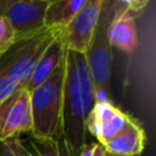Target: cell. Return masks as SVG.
Returning a JSON list of instances; mask_svg holds the SVG:
<instances>
[{
    "instance_id": "obj_15",
    "label": "cell",
    "mask_w": 156,
    "mask_h": 156,
    "mask_svg": "<svg viewBox=\"0 0 156 156\" xmlns=\"http://www.w3.org/2000/svg\"><path fill=\"white\" fill-rule=\"evenodd\" d=\"M16 40L15 30L12 29L5 16H0V52L5 51Z\"/></svg>"
},
{
    "instance_id": "obj_22",
    "label": "cell",
    "mask_w": 156,
    "mask_h": 156,
    "mask_svg": "<svg viewBox=\"0 0 156 156\" xmlns=\"http://www.w3.org/2000/svg\"><path fill=\"white\" fill-rule=\"evenodd\" d=\"M17 145H18V156H28L24 151H23V149L20 146V144H18V140H17Z\"/></svg>"
},
{
    "instance_id": "obj_1",
    "label": "cell",
    "mask_w": 156,
    "mask_h": 156,
    "mask_svg": "<svg viewBox=\"0 0 156 156\" xmlns=\"http://www.w3.org/2000/svg\"><path fill=\"white\" fill-rule=\"evenodd\" d=\"M67 49V48H66ZM66 71V52L57 69L40 85L29 91L32 110V132L39 138H63L62 99Z\"/></svg>"
},
{
    "instance_id": "obj_14",
    "label": "cell",
    "mask_w": 156,
    "mask_h": 156,
    "mask_svg": "<svg viewBox=\"0 0 156 156\" xmlns=\"http://www.w3.org/2000/svg\"><path fill=\"white\" fill-rule=\"evenodd\" d=\"M21 89H23V87L15 79L7 76H0V104L6 101Z\"/></svg>"
},
{
    "instance_id": "obj_16",
    "label": "cell",
    "mask_w": 156,
    "mask_h": 156,
    "mask_svg": "<svg viewBox=\"0 0 156 156\" xmlns=\"http://www.w3.org/2000/svg\"><path fill=\"white\" fill-rule=\"evenodd\" d=\"M105 147L99 143H87L82 146L78 156H104Z\"/></svg>"
},
{
    "instance_id": "obj_20",
    "label": "cell",
    "mask_w": 156,
    "mask_h": 156,
    "mask_svg": "<svg viewBox=\"0 0 156 156\" xmlns=\"http://www.w3.org/2000/svg\"><path fill=\"white\" fill-rule=\"evenodd\" d=\"M13 1H16V0H0V16L4 15L6 7H7L10 4H12Z\"/></svg>"
},
{
    "instance_id": "obj_9",
    "label": "cell",
    "mask_w": 156,
    "mask_h": 156,
    "mask_svg": "<svg viewBox=\"0 0 156 156\" xmlns=\"http://www.w3.org/2000/svg\"><path fill=\"white\" fill-rule=\"evenodd\" d=\"M107 37L112 48H117L126 54H130L135 50L138 44L135 21L130 11L124 6L121 5L113 16L108 26Z\"/></svg>"
},
{
    "instance_id": "obj_5",
    "label": "cell",
    "mask_w": 156,
    "mask_h": 156,
    "mask_svg": "<svg viewBox=\"0 0 156 156\" xmlns=\"http://www.w3.org/2000/svg\"><path fill=\"white\" fill-rule=\"evenodd\" d=\"M32 126L30 95L23 88L0 104V141L30 134Z\"/></svg>"
},
{
    "instance_id": "obj_8",
    "label": "cell",
    "mask_w": 156,
    "mask_h": 156,
    "mask_svg": "<svg viewBox=\"0 0 156 156\" xmlns=\"http://www.w3.org/2000/svg\"><path fill=\"white\" fill-rule=\"evenodd\" d=\"M49 1L16 0L10 4L4 15L15 30L16 38L34 33L45 27V12Z\"/></svg>"
},
{
    "instance_id": "obj_12",
    "label": "cell",
    "mask_w": 156,
    "mask_h": 156,
    "mask_svg": "<svg viewBox=\"0 0 156 156\" xmlns=\"http://www.w3.org/2000/svg\"><path fill=\"white\" fill-rule=\"evenodd\" d=\"M17 140L28 156H72L63 138H39L29 134L27 139Z\"/></svg>"
},
{
    "instance_id": "obj_3",
    "label": "cell",
    "mask_w": 156,
    "mask_h": 156,
    "mask_svg": "<svg viewBox=\"0 0 156 156\" xmlns=\"http://www.w3.org/2000/svg\"><path fill=\"white\" fill-rule=\"evenodd\" d=\"M89 110L82 95L71 50L66 49V71L62 99V135L72 156H78L87 144L85 121Z\"/></svg>"
},
{
    "instance_id": "obj_6",
    "label": "cell",
    "mask_w": 156,
    "mask_h": 156,
    "mask_svg": "<svg viewBox=\"0 0 156 156\" xmlns=\"http://www.w3.org/2000/svg\"><path fill=\"white\" fill-rule=\"evenodd\" d=\"M132 121V116L121 111L111 101H102L94 104L87 117L85 128L98 139L99 144L105 146Z\"/></svg>"
},
{
    "instance_id": "obj_7",
    "label": "cell",
    "mask_w": 156,
    "mask_h": 156,
    "mask_svg": "<svg viewBox=\"0 0 156 156\" xmlns=\"http://www.w3.org/2000/svg\"><path fill=\"white\" fill-rule=\"evenodd\" d=\"M105 0H88L82 10L63 28L62 35L66 48L85 54L95 27L98 24Z\"/></svg>"
},
{
    "instance_id": "obj_10",
    "label": "cell",
    "mask_w": 156,
    "mask_h": 156,
    "mask_svg": "<svg viewBox=\"0 0 156 156\" xmlns=\"http://www.w3.org/2000/svg\"><path fill=\"white\" fill-rule=\"evenodd\" d=\"M63 30V29H62ZM66 52V44L63 40L62 32L50 43V45L45 49L43 55L40 56L39 61L37 62L29 80L27 83L26 89L28 91H32L38 85H40L43 82H45L60 66L65 57Z\"/></svg>"
},
{
    "instance_id": "obj_19",
    "label": "cell",
    "mask_w": 156,
    "mask_h": 156,
    "mask_svg": "<svg viewBox=\"0 0 156 156\" xmlns=\"http://www.w3.org/2000/svg\"><path fill=\"white\" fill-rule=\"evenodd\" d=\"M108 88L106 87H98L94 88V104L95 102H102V101H110L108 99Z\"/></svg>"
},
{
    "instance_id": "obj_21",
    "label": "cell",
    "mask_w": 156,
    "mask_h": 156,
    "mask_svg": "<svg viewBox=\"0 0 156 156\" xmlns=\"http://www.w3.org/2000/svg\"><path fill=\"white\" fill-rule=\"evenodd\" d=\"M104 156H128V155H117V154H112V152H108L105 150ZM132 156H140V155H132Z\"/></svg>"
},
{
    "instance_id": "obj_17",
    "label": "cell",
    "mask_w": 156,
    "mask_h": 156,
    "mask_svg": "<svg viewBox=\"0 0 156 156\" xmlns=\"http://www.w3.org/2000/svg\"><path fill=\"white\" fill-rule=\"evenodd\" d=\"M0 156H18L17 138L0 141Z\"/></svg>"
},
{
    "instance_id": "obj_13",
    "label": "cell",
    "mask_w": 156,
    "mask_h": 156,
    "mask_svg": "<svg viewBox=\"0 0 156 156\" xmlns=\"http://www.w3.org/2000/svg\"><path fill=\"white\" fill-rule=\"evenodd\" d=\"M88 0H52L45 12V26L65 28Z\"/></svg>"
},
{
    "instance_id": "obj_2",
    "label": "cell",
    "mask_w": 156,
    "mask_h": 156,
    "mask_svg": "<svg viewBox=\"0 0 156 156\" xmlns=\"http://www.w3.org/2000/svg\"><path fill=\"white\" fill-rule=\"evenodd\" d=\"M62 29L45 26L34 33L16 38L5 51L0 52V76H7L26 88L40 56Z\"/></svg>"
},
{
    "instance_id": "obj_11",
    "label": "cell",
    "mask_w": 156,
    "mask_h": 156,
    "mask_svg": "<svg viewBox=\"0 0 156 156\" xmlns=\"http://www.w3.org/2000/svg\"><path fill=\"white\" fill-rule=\"evenodd\" d=\"M104 147L106 151L117 155H140L145 147V132L133 118V121Z\"/></svg>"
},
{
    "instance_id": "obj_18",
    "label": "cell",
    "mask_w": 156,
    "mask_h": 156,
    "mask_svg": "<svg viewBox=\"0 0 156 156\" xmlns=\"http://www.w3.org/2000/svg\"><path fill=\"white\" fill-rule=\"evenodd\" d=\"M116 1L122 6H124L127 10L134 11V12L140 11L149 2V0H116Z\"/></svg>"
},
{
    "instance_id": "obj_23",
    "label": "cell",
    "mask_w": 156,
    "mask_h": 156,
    "mask_svg": "<svg viewBox=\"0 0 156 156\" xmlns=\"http://www.w3.org/2000/svg\"><path fill=\"white\" fill-rule=\"evenodd\" d=\"M40 1H49V2H51L52 0H40Z\"/></svg>"
},
{
    "instance_id": "obj_4",
    "label": "cell",
    "mask_w": 156,
    "mask_h": 156,
    "mask_svg": "<svg viewBox=\"0 0 156 156\" xmlns=\"http://www.w3.org/2000/svg\"><path fill=\"white\" fill-rule=\"evenodd\" d=\"M121 4H118L116 0L104 1L98 24L93 33L89 48L85 52V58L94 88H108L112 66V46L108 41L107 30L113 16Z\"/></svg>"
}]
</instances>
